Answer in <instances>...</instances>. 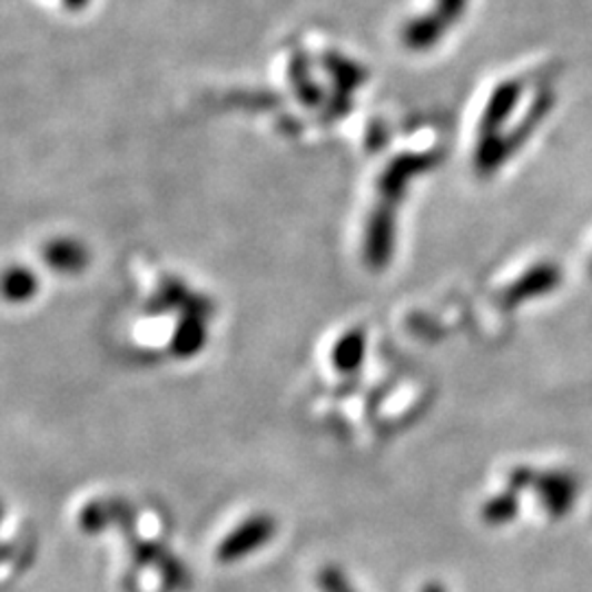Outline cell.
Instances as JSON below:
<instances>
[{"mask_svg": "<svg viewBox=\"0 0 592 592\" xmlns=\"http://www.w3.org/2000/svg\"><path fill=\"white\" fill-rule=\"evenodd\" d=\"M424 165V158L402 156L397 158L391 169L384 174V187H382V207L371 218L369 235H367V262L375 268H382L388 264L391 248H393V200L399 198V189H404L406 180Z\"/></svg>", "mask_w": 592, "mask_h": 592, "instance_id": "1", "label": "cell"}, {"mask_svg": "<svg viewBox=\"0 0 592 592\" xmlns=\"http://www.w3.org/2000/svg\"><path fill=\"white\" fill-rule=\"evenodd\" d=\"M65 2H67L71 9H81L88 0H65Z\"/></svg>", "mask_w": 592, "mask_h": 592, "instance_id": "12", "label": "cell"}, {"mask_svg": "<svg viewBox=\"0 0 592 592\" xmlns=\"http://www.w3.org/2000/svg\"><path fill=\"white\" fill-rule=\"evenodd\" d=\"M365 358V336L361 332L347 334L334 349V365L343 373L358 369Z\"/></svg>", "mask_w": 592, "mask_h": 592, "instance_id": "5", "label": "cell"}, {"mask_svg": "<svg viewBox=\"0 0 592 592\" xmlns=\"http://www.w3.org/2000/svg\"><path fill=\"white\" fill-rule=\"evenodd\" d=\"M79 526L88 533H97L110 526H119L126 531L135 526V510L130 503L119 499L92 501L79 512Z\"/></svg>", "mask_w": 592, "mask_h": 592, "instance_id": "4", "label": "cell"}, {"mask_svg": "<svg viewBox=\"0 0 592 592\" xmlns=\"http://www.w3.org/2000/svg\"><path fill=\"white\" fill-rule=\"evenodd\" d=\"M47 262L60 270H77L83 266V250L73 241H58L47 248Z\"/></svg>", "mask_w": 592, "mask_h": 592, "instance_id": "7", "label": "cell"}, {"mask_svg": "<svg viewBox=\"0 0 592 592\" xmlns=\"http://www.w3.org/2000/svg\"><path fill=\"white\" fill-rule=\"evenodd\" d=\"M277 533V520L270 514H255L248 520H244L237 529H233L216 551L218 562L223 564H235L250 553L259 551L266 546Z\"/></svg>", "mask_w": 592, "mask_h": 592, "instance_id": "2", "label": "cell"}, {"mask_svg": "<svg viewBox=\"0 0 592 592\" xmlns=\"http://www.w3.org/2000/svg\"><path fill=\"white\" fill-rule=\"evenodd\" d=\"M36 279L31 273L18 268V270H11L7 273V279H4V293L11 298V300H24L29 296L33 295L36 290Z\"/></svg>", "mask_w": 592, "mask_h": 592, "instance_id": "9", "label": "cell"}, {"mask_svg": "<svg viewBox=\"0 0 592 592\" xmlns=\"http://www.w3.org/2000/svg\"><path fill=\"white\" fill-rule=\"evenodd\" d=\"M514 514H516V499L510 494H503L483 507V520L487 524H501L505 520L514 519Z\"/></svg>", "mask_w": 592, "mask_h": 592, "instance_id": "10", "label": "cell"}, {"mask_svg": "<svg viewBox=\"0 0 592 592\" xmlns=\"http://www.w3.org/2000/svg\"><path fill=\"white\" fill-rule=\"evenodd\" d=\"M420 592H445V589L442 584H437V582H428Z\"/></svg>", "mask_w": 592, "mask_h": 592, "instance_id": "11", "label": "cell"}, {"mask_svg": "<svg viewBox=\"0 0 592 592\" xmlns=\"http://www.w3.org/2000/svg\"><path fill=\"white\" fill-rule=\"evenodd\" d=\"M316 584L320 592H358L352 580L347 578V573L336 564L323 566L316 575Z\"/></svg>", "mask_w": 592, "mask_h": 592, "instance_id": "8", "label": "cell"}, {"mask_svg": "<svg viewBox=\"0 0 592 592\" xmlns=\"http://www.w3.org/2000/svg\"><path fill=\"white\" fill-rule=\"evenodd\" d=\"M126 535H128V546H130L132 555L141 564H149V566L158 569L169 586H176L178 589V586H185L187 584L189 578H187L185 566L165 546H160L156 542H148L146 537H139L135 533V526L126 529Z\"/></svg>", "mask_w": 592, "mask_h": 592, "instance_id": "3", "label": "cell"}, {"mask_svg": "<svg viewBox=\"0 0 592 592\" xmlns=\"http://www.w3.org/2000/svg\"><path fill=\"white\" fill-rule=\"evenodd\" d=\"M203 341H205V332H203V325L200 320L196 318H189L180 325L176 338H174V352L182 358L187 356H194L200 352L203 347Z\"/></svg>", "mask_w": 592, "mask_h": 592, "instance_id": "6", "label": "cell"}]
</instances>
